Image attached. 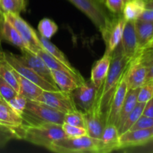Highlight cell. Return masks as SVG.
<instances>
[{
    "instance_id": "obj_1",
    "label": "cell",
    "mask_w": 153,
    "mask_h": 153,
    "mask_svg": "<svg viewBox=\"0 0 153 153\" xmlns=\"http://www.w3.org/2000/svg\"><path fill=\"white\" fill-rule=\"evenodd\" d=\"M131 61L123 54L120 44L118 45L111 55L110 68L102 85L97 91L94 108L105 121L114 95L125 75Z\"/></svg>"
},
{
    "instance_id": "obj_2",
    "label": "cell",
    "mask_w": 153,
    "mask_h": 153,
    "mask_svg": "<svg viewBox=\"0 0 153 153\" xmlns=\"http://www.w3.org/2000/svg\"><path fill=\"white\" fill-rule=\"evenodd\" d=\"M14 131L18 140H24L47 149L54 142L67 137L62 125L51 123H22Z\"/></svg>"
},
{
    "instance_id": "obj_3",
    "label": "cell",
    "mask_w": 153,
    "mask_h": 153,
    "mask_svg": "<svg viewBox=\"0 0 153 153\" xmlns=\"http://www.w3.org/2000/svg\"><path fill=\"white\" fill-rule=\"evenodd\" d=\"M64 116L65 114L34 100H28L25 111L21 115L22 123H51L59 125L64 123Z\"/></svg>"
},
{
    "instance_id": "obj_4",
    "label": "cell",
    "mask_w": 153,
    "mask_h": 153,
    "mask_svg": "<svg viewBox=\"0 0 153 153\" xmlns=\"http://www.w3.org/2000/svg\"><path fill=\"white\" fill-rule=\"evenodd\" d=\"M49 150L58 153H100V139H94L88 135L75 138L61 139L54 142Z\"/></svg>"
},
{
    "instance_id": "obj_5",
    "label": "cell",
    "mask_w": 153,
    "mask_h": 153,
    "mask_svg": "<svg viewBox=\"0 0 153 153\" xmlns=\"http://www.w3.org/2000/svg\"><path fill=\"white\" fill-rule=\"evenodd\" d=\"M79 10L83 12L102 33L111 21L113 15L106 10L105 6L97 0H68Z\"/></svg>"
},
{
    "instance_id": "obj_6",
    "label": "cell",
    "mask_w": 153,
    "mask_h": 153,
    "mask_svg": "<svg viewBox=\"0 0 153 153\" xmlns=\"http://www.w3.org/2000/svg\"><path fill=\"white\" fill-rule=\"evenodd\" d=\"M3 17L7 22H10L19 33L28 50L37 53V51L43 49L39 40L38 34L28 22H25L19 16V14L7 12L3 13Z\"/></svg>"
},
{
    "instance_id": "obj_7",
    "label": "cell",
    "mask_w": 153,
    "mask_h": 153,
    "mask_svg": "<svg viewBox=\"0 0 153 153\" xmlns=\"http://www.w3.org/2000/svg\"><path fill=\"white\" fill-rule=\"evenodd\" d=\"M4 58L18 74L35 83L43 91H59L58 87L48 82L43 78L39 76L31 67L22 62L15 54L9 52H4Z\"/></svg>"
},
{
    "instance_id": "obj_8",
    "label": "cell",
    "mask_w": 153,
    "mask_h": 153,
    "mask_svg": "<svg viewBox=\"0 0 153 153\" xmlns=\"http://www.w3.org/2000/svg\"><path fill=\"white\" fill-rule=\"evenodd\" d=\"M34 101L44 103L64 114L79 110L73 101L72 94L61 91H43Z\"/></svg>"
},
{
    "instance_id": "obj_9",
    "label": "cell",
    "mask_w": 153,
    "mask_h": 153,
    "mask_svg": "<svg viewBox=\"0 0 153 153\" xmlns=\"http://www.w3.org/2000/svg\"><path fill=\"white\" fill-rule=\"evenodd\" d=\"M76 107L82 112L94 108L97 96V88L91 79L85 80L71 92Z\"/></svg>"
},
{
    "instance_id": "obj_10",
    "label": "cell",
    "mask_w": 153,
    "mask_h": 153,
    "mask_svg": "<svg viewBox=\"0 0 153 153\" xmlns=\"http://www.w3.org/2000/svg\"><path fill=\"white\" fill-rule=\"evenodd\" d=\"M126 19L123 14H114L109 25L102 33V37L105 44V54L111 55L118 45L120 43Z\"/></svg>"
},
{
    "instance_id": "obj_11",
    "label": "cell",
    "mask_w": 153,
    "mask_h": 153,
    "mask_svg": "<svg viewBox=\"0 0 153 153\" xmlns=\"http://www.w3.org/2000/svg\"><path fill=\"white\" fill-rule=\"evenodd\" d=\"M21 52H22L21 55H16V56L22 62L31 67L39 76L43 78L48 82L57 86L52 79L51 70L48 67L44 61L37 53H34L28 49L22 50L21 51Z\"/></svg>"
},
{
    "instance_id": "obj_12",
    "label": "cell",
    "mask_w": 153,
    "mask_h": 153,
    "mask_svg": "<svg viewBox=\"0 0 153 153\" xmlns=\"http://www.w3.org/2000/svg\"><path fill=\"white\" fill-rule=\"evenodd\" d=\"M134 21L135 20L126 21L122 39L120 43L122 48L123 54L129 61L134 59L139 52Z\"/></svg>"
},
{
    "instance_id": "obj_13",
    "label": "cell",
    "mask_w": 153,
    "mask_h": 153,
    "mask_svg": "<svg viewBox=\"0 0 153 153\" xmlns=\"http://www.w3.org/2000/svg\"><path fill=\"white\" fill-rule=\"evenodd\" d=\"M127 91H128V87H127L125 73L114 95L113 100L111 103L110 108H109L108 112L107 117H106L105 126L111 124V125L116 126L117 127L121 108H122L123 102L125 100Z\"/></svg>"
},
{
    "instance_id": "obj_14",
    "label": "cell",
    "mask_w": 153,
    "mask_h": 153,
    "mask_svg": "<svg viewBox=\"0 0 153 153\" xmlns=\"http://www.w3.org/2000/svg\"><path fill=\"white\" fill-rule=\"evenodd\" d=\"M147 67L143 65L136 58L131 60L129 66L126 73L128 89H136L140 88L146 83V76Z\"/></svg>"
},
{
    "instance_id": "obj_15",
    "label": "cell",
    "mask_w": 153,
    "mask_h": 153,
    "mask_svg": "<svg viewBox=\"0 0 153 153\" xmlns=\"http://www.w3.org/2000/svg\"><path fill=\"white\" fill-rule=\"evenodd\" d=\"M153 137V127L143 129L128 130L120 135V147L117 150L129 146H137Z\"/></svg>"
},
{
    "instance_id": "obj_16",
    "label": "cell",
    "mask_w": 153,
    "mask_h": 153,
    "mask_svg": "<svg viewBox=\"0 0 153 153\" xmlns=\"http://www.w3.org/2000/svg\"><path fill=\"white\" fill-rule=\"evenodd\" d=\"M85 119V128H86L88 135L94 139H100L102 135L103 130L105 127V119L97 113L95 108L89 111L83 112Z\"/></svg>"
},
{
    "instance_id": "obj_17",
    "label": "cell",
    "mask_w": 153,
    "mask_h": 153,
    "mask_svg": "<svg viewBox=\"0 0 153 153\" xmlns=\"http://www.w3.org/2000/svg\"><path fill=\"white\" fill-rule=\"evenodd\" d=\"M22 123L21 115L16 113L0 95V125L10 128L13 131L20 128Z\"/></svg>"
},
{
    "instance_id": "obj_18",
    "label": "cell",
    "mask_w": 153,
    "mask_h": 153,
    "mask_svg": "<svg viewBox=\"0 0 153 153\" xmlns=\"http://www.w3.org/2000/svg\"><path fill=\"white\" fill-rule=\"evenodd\" d=\"M120 134L116 126L106 125L100 138V153H107L117 151L120 147Z\"/></svg>"
},
{
    "instance_id": "obj_19",
    "label": "cell",
    "mask_w": 153,
    "mask_h": 153,
    "mask_svg": "<svg viewBox=\"0 0 153 153\" xmlns=\"http://www.w3.org/2000/svg\"><path fill=\"white\" fill-rule=\"evenodd\" d=\"M37 54L44 61V62L46 63V65L48 66V67L50 70H58V71L67 73L70 76H72L79 84L82 83L85 81V79L82 77V75L80 74V73L77 70H73L69 68V67H67V66L63 64L59 61L55 59L53 56H52L45 49H40L39 51H37Z\"/></svg>"
},
{
    "instance_id": "obj_20",
    "label": "cell",
    "mask_w": 153,
    "mask_h": 153,
    "mask_svg": "<svg viewBox=\"0 0 153 153\" xmlns=\"http://www.w3.org/2000/svg\"><path fill=\"white\" fill-rule=\"evenodd\" d=\"M111 61V55L104 54V55L100 60L96 61L93 66L90 79L97 88V91L102 85L103 82L107 76L110 68Z\"/></svg>"
},
{
    "instance_id": "obj_21",
    "label": "cell",
    "mask_w": 153,
    "mask_h": 153,
    "mask_svg": "<svg viewBox=\"0 0 153 153\" xmlns=\"http://www.w3.org/2000/svg\"><path fill=\"white\" fill-rule=\"evenodd\" d=\"M0 36L1 40H4L11 43L13 46L19 48L21 51L28 49L25 41L19 33L10 22L4 19V17L0 24Z\"/></svg>"
},
{
    "instance_id": "obj_22",
    "label": "cell",
    "mask_w": 153,
    "mask_h": 153,
    "mask_svg": "<svg viewBox=\"0 0 153 153\" xmlns=\"http://www.w3.org/2000/svg\"><path fill=\"white\" fill-rule=\"evenodd\" d=\"M134 26L139 51H140L153 38V22H146L137 19L134 21Z\"/></svg>"
},
{
    "instance_id": "obj_23",
    "label": "cell",
    "mask_w": 153,
    "mask_h": 153,
    "mask_svg": "<svg viewBox=\"0 0 153 153\" xmlns=\"http://www.w3.org/2000/svg\"><path fill=\"white\" fill-rule=\"evenodd\" d=\"M139 88L136 89H128L125 100L123 102L122 108H121L120 113L119 119H118L117 128L118 131L122 128L126 119L134 108L137 103V94H138Z\"/></svg>"
},
{
    "instance_id": "obj_24",
    "label": "cell",
    "mask_w": 153,
    "mask_h": 153,
    "mask_svg": "<svg viewBox=\"0 0 153 153\" xmlns=\"http://www.w3.org/2000/svg\"><path fill=\"white\" fill-rule=\"evenodd\" d=\"M18 81L19 85V91L18 94H20L28 100H37L41 95L43 90L34 82L28 80L17 73Z\"/></svg>"
},
{
    "instance_id": "obj_25",
    "label": "cell",
    "mask_w": 153,
    "mask_h": 153,
    "mask_svg": "<svg viewBox=\"0 0 153 153\" xmlns=\"http://www.w3.org/2000/svg\"><path fill=\"white\" fill-rule=\"evenodd\" d=\"M52 79L60 91L71 93L76 89L79 84L72 76L64 72L51 70Z\"/></svg>"
},
{
    "instance_id": "obj_26",
    "label": "cell",
    "mask_w": 153,
    "mask_h": 153,
    "mask_svg": "<svg viewBox=\"0 0 153 153\" xmlns=\"http://www.w3.org/2000/svg\"><path fill=\"white\" fill-rule=\"evenodd\" d=\"M145 9L144 0H130L124 4L122 14L126 20H137Z\"/></svg>"
},
{
    "instance_id": "obj_27",
    "label": "cell",
    "mask_w": 153,
    "mask_h": 153,
    "mask_svg": "<svg viewBox=\"0 0 153 153\" xmlns=\"http://www.w3.org/2000/svg\"><path fill=\"white\" fill-rule=\"evenodd\" d=\"M38 37L43 49H45V50L47 52H49L52 56H53L55 59L59 61L60 62H61L63 64L67 66V67H69V68L71 69V70H76V69L75 68V67H73V66H72V64H70V62L68 61V59L67 58L66 55H64V54L63 53V52H61L55 44H53L52 42H50V40H49V39L43 37V36H41L40 34H39Z\"/></svg>"
},
{
    "instance_id": "obj_28",
    "label": "cell",
    "mask_w": 153,
    "mask_h": 153,
    "mask_svg": "<svg viewBox=\"0 0 153 153\" xmlns=\"http://www.w3.org/2000/svg\"><path fill=\"white\" fill-rule=\"evenodd\" d=\"M0 76L3 78L6 82H8L16 92L19 93V85L17 73L4 60V58L0 60Z\"/></svg>"
},
{
    "instance_id": "obj_29",
    "label": "cell",
    "mask_w": 153,
    "mask_h": 153,
    "mask_svg": "<svg viewBox=\"0 0 153 153\" xmlns=\"http://www.w3.org/2000/svg\"><path fill=\"white\" fill-rule=\"evenodd\" d=\"M146 103L143 102H137L134 108L131 111V113L128 115V117L126 119L122 128L119 130L118 133L119 134H122L123 133L128 131L131 128L133 125L136 123V121L140 118V117L143 114V111L144 108V106Z\"/></svg>"
},
{
    "instance_id": "obj_30",
    "label": "cell",
    "mask_w": 153,
    "mask_h": 153,
    "mask_svg": "<svg viewBox=\"0 0 153 153\" xmlns=\"http://www.w3.org/2000/svg\"><path fill=\"white\" fill-rule=\"evenodd\" d=\"M37 29L41 36L47 39H51L58 30L57 24L49 18H43L39 22Z\"/></svg>"
},
{
    "instance_id": "obj_31",
    "label": "cell",
    "mask_w": 153,
    "mask_h": 153,
    "mask_svg": "<svg viewBox=\"0 0 153 153\" xmlns=\"http://www.w3.org/2000/svg\"><path fill=\"white\" fill-rule=\"evenodd\" d=\"M117 151L129 153H153V137L141 144L123 148Z\"/></svg>"
},
{
    "instance_id": "obj_32",
    "label": "cell",
    "mask_w": 153,
    "mask_h": 153,
    "mask_svg": "<svg viewBox=\"0 0 153 153\" xmlns=\"http://www.w3.org/2000/svg\"><path fill=\"white\" fill-rule=\"evenodd\" d=\"M64 123L75 126L84 127L85 128V119H84L83 112L79 110L74 111L70 113L65 114Z\"/></svg>"
},
{
    "instance_id": "obj_33",
    "label": "cell",
    "mask_w": 153,
    "mask_h": 153,
    "mask_svg": "<svg viewBox=\"0 0 153 153\" xmlns=\"http://www.w3.org/2000/svg\"><path fill=\"white\" fill-rule=\"evenodd\" d=\"M62 128L67 137H70V138H75V137H83V136L88 135L86 128H84V127L75 126H72L64 123L62 124Z\"/></svg>"
},
{
    "instance_id": "obj_34",
    "label": "cell",
    "mask_w": 153,
    "mask_h": 153,
    "mask_svg": "<svg viewBox=\"0 0 153 153\" xmlns=\"http://www.w3.org/2000/svg\"><path fill=\"white\" fill-rule=\"evenodd\" d=\"M153 97V81L146 82L139 88L137 102L146 103Z\"/></svg>"
},
{
    "instance_id": "obj_35",
    "label": "cell",
    "mask_w": 153,
    "mask_h": 153,
    "mask_svg": "<svg viewBox=\"0 0 153 153\" xmlns=\"http://www.w3.org/2000/svg\"><path fill=\"white\" fill-rule=\"evenodd\" d=\"M7 102H8L10 107H11L16 113L19 114V115H22V114L23 113V111H25V107H26L28 100H27L25 97L21 95L20 94H16L11 100H10Z\"/></svg>"
},
{
    "instance_id": "obj_36",
    "label": "cell",
    "mask_w": 153,
    "mask_h": 153,
    "mask_svg": "<svg viewBox=\"0 0 153 153\" xmlns=\"http://www.w3.org/2000/svg\"><path fill=\"white\" fill-rule=\"evenodd\" d=\"M17 139L16 132L13 129L0 125V149L4 148L10 140Z\"/></svg>"
},
{
    "instance_id": "obj_37",
    "label": "cell",
    "mask_w": 153,
    "mask_h": 153,
    "mask_svg": "<svg viewBox=\"0 0 153 153\" xmlns=\"http://www.w3.org/2000/svg\"><path fill=\"white\" fill-rule=\"evenodd\" d=\"M18 93L13 89V87L0 76V95L6 100H11Z\"/></svg>"
},
{
    "instance_id": "obj_38",
    "label": "cell",
    "mask_w": 153,
    "mask_h": 153,
    "mask_svg": "<svg viewBox=\"0 0 153 153\" xmlns=\"http://www.w3.org/2000/svg\"><path fill=\"white\" fill-rule=\"evenodd\" d=\"M0 7L3 13L10 12L19 14L22 11L16 0H0Z\"/></svg>"
},
{
    "instance_id": "obj_39",
    "label": "cell",
    "mask_w": 153,
    "mask_h": 153,
    "mask_svg": "<svg viewBox=\"0 0 153 153\" xmlns=\"http://www.w3.org/2000/svg\"><path fill=\"white\" fill-rule=\"evenodd\" d=\"M135 58L146 67L153 66V49H146L139 51Z\"/></svg>"
},
{
    "instance_id": "obj_40",
    "label": "cell",
    "mask_w": 153,
    "mask_h": 153,
    "mask_svg": "<svg viewBox=\"0 0 153 153\" xmlns=\"http://www.w3.org/2000/svg\"><path fill=\"white\" fill-rule=\"evenodd\" d=\"M104 4L114 14H122L125 3L123 0H105Z\"/></svg>"
},
{
    "instance_id": "obj_41",
    "label": "cell",
    "mask_w": 153,
    "mask_h": 153,
    "mask_svg": "<svg viewBox=\"0 0 153 153\" xmlns=\"http://www.w3.org/2000/svg\"><path fill=\"white\" fill-rule=\"evenodd\" d=\"M152 127H153V118L142 115L129 130L143 129V128H149Z\"/></svg>"
},
{
    "instance_id": "obj_42",
    "label": "cell",
    "mask_w": 153,
    "mask_h": 153,
    "mask_svg": "<svg viewBox=\"0 0 153 153\" xmlns=\"http://www.w3.org/2000/svg\"><path fill=\"white\" fill-rule=\"evenodd\" d=\"M137 19L146 22H153V8H146Z\"/></svg>"
},
{
    "instance_id": "obj_43",
    "label": "cell",
    "mask_w": 153,
    "mask_h": 153,
    "mask_svg": "<svg viewBox=\"0 0 153 153\" xmlns=\"http://www.w3.org/2000/svg\"><path fill=\"white\" fill-rule=\"evenodd\" d=\"M142 115L153 118V97L146 102Z\"/></svg>"
},
{
    "instance_id": "obj_44",
    "label": "cell",
    "mask_w": 153,
    "mask_h": 153,
    "mask_svg": "<svg viewBox=\"0 0 153 153\" xmlns=\"http://www.w3.org/2000/svg\"><path fill=\"white\" fill-rule=\"evenodd\" d=\"M153 81V66L147 67V72L146 76V82H152Z\"/></svg>"
},
{
    "instance_id": "obj_45",
    "label": "cell",
    "mask_w": 153,
    "mask_h": 153,
    "mask_svg": "<svg viewBox=\"0 0 153 153\" xmlns=\"http://www.w3.org/2000/svg\"><path fill=\"white\" fill-rule=\"evenodd\" d=\"M20 7L22 8V11H25L26 9L27 4H28V0H16Z\"/></svg>"
},
{
    "instance_id": "obj_46",
    "label": "cell",
    "mask_w": 153,
    "mask_h": 153,
    "mask_svg": "<svg viewBox=\"0 0 153 153\" xmlns=\"http://www.w3.org/2000/svg\"><path fill=\"white\" fill-rule=\"evenodd\" d=\"M1 40H1V36H0V60L2 59V58H4V52L2 49V46H1Z\"/></svg>"
},
{
    "instance_id": "obj_47",
    "label": "cell",
    "mask_w": 153,
    "mask_h": 153,
    "mask_svg": "<svg viewBox=\"0 0 153 153\" xmlns=\"http://www.w3.org/2000/svg\"><path fill=\"white\" fill-rule=\"evenodd\" d=\"M146 8H153V0H149L146 1Z\"/></svg>"
},
{
    "instance_id": "obj_48",
    "label": "cell",
    "mask_w": 153,
    "mask_h": 153,
    "mask_svg": "<svg viewBox=\"0 0 153 153\" xmlns=\"http://www.w3.org/2000/svg\"><path fill=\"white\" fill-rule=\"evenodd\" d=\"M153 49V38L151 40V41L149 42V43H148L144 48H143V49ZM143 49H142V50H143Z\"/></svg>"
},
{
    "instance_id": "obj_49",
    "label": "cell",
    "mask_w": 153,
    "mask_h": 153,
    "mask_svg": "<svg viewBox=\"0 0 153 153\" xmlns=\"http://www.w3.org/2000/svg\"><path fill=\"white\" fill-rule=\"evenodd\" d=\"M3 19V14L1 13H0V23H1V22L2 21Z\"/></svg>"
},
{
    "instance_id": "obj_50",
    "label": "cell",
    "mask_w": 153,
    "mask_h": 153,
    "mask_svg": "<svg viewBox=\"0 0 153 153\" xmlns=\"http://www.w3.org/2000/svg\"><path fill=\"white\" fill-rule=\"evenodd\" d=\"M97 1H100V2L101 3V4H104V3H105V0H97ZM104 5H105V4H104Z\"/></svg>"
},
{
    "instance_id": "obj_51",
    "label": "cell",
    "mask_w": 153,
    "mask_h": 153,
    "mask_svg": "<svg viewBox=\"0 0 153 153\" xmlns=\"http://www.w3.org/2000/svg\"><path fill=\"white\" fill-rule=\"evenodd\" d=\"M128 1H130V0H123V1H124V3H125V4H126V2H128Z\"/></svg>"
},
{
    "instance_id": "obj_52",
    "label": "cell",
    "mask_w": 153,
    "mask_h": 153,
    "mask_svg": "<svg viewBox=\"0 0 153 153\" xmlns=\"http://www.w3.org/2000/svg\"><path fill=\"white\" fill-rule=\"evenodd\" d=\"M145 1H149V0H144Z\"/></svg>"
}]
</instances>
